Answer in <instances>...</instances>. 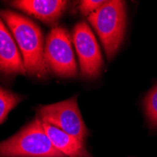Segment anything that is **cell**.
Wrapping results in <instances>:
<instances>
[{
  "mask_svg": "<svg viewBox=\"0 0 157 157\" xmlns=\"http://www.w3.org/2000/svg\"><path fill=\"white\" fill-rule=\"evenodd\" d=\"M105 2V1H103V0H98V1L97 0H84L79 3L78 9L82 14L90 16L91 13H93L99 8H101Z\"/></svg>",
  "mask_w": 157,
  "mask_h": 157,
  "instance_id": "7c38bea8",
  "label": "cell"
},
{
  "mask_svg": "<svg viewBox=\"0 0 157 157\" xmlns=\"http://www.w3.org/2000/svg\"><path fill=\"white\" fill-rule=\"evenodd\" d=\"M44 62L48 70L59 77L72 78L77 75V65L72 40L64 27L56 26L44 44Z\"/></svg>",
  "mask_w": 157,
  "mask_h": 157,
  "instance_id": "277c9868",
  "label": "cell"
},
{
  "mask_svg": "<svg viewBox=\"0 0 157 157\" xmlns=\"http://www.w3.org/2000/svg\"><path fill=\"white\" fill-rule=\"evenodd\" d=\"M0 72L6 75H25L22 55L12 34L0 18Z\"/></svg>",
  "mask_w": 157,
  "mask_h": 157,
  "instance_id": "52a82bcc",
  "label": "cell"
},
{
  "mask_svg": "<svg viewBox=\"0 0 157 157\" xmlns=\"http://www.w3.org/2000/svg\"><path fill=\"white\" fill-rule=\"evenodd\" d=\"M143 106L150 126L157 128V84L144 98Z\"/></svg>",
  "mask_w": 157,
  "mask_h": 157,
  "instance_id": "8fae6325",
  "label": "cell"
},
{
  "mask_svg": "<svg viewBox=\"0 0 157 157\" xmlns=\"http://www.w3.org/2000/svg\"><path fill=\"white\" fill-rule=\"evenodd\" d=\"M73 41L82 75L86 78L96 77L103 68L104 59L96 38L87 23L79 22L75 25Z\"/></svg>",
  "mask_w": 157,
  "mask_h": 157,
  "instance_id": "8992f818",
  "label": "cell"
},
{
  "mask_svg": "<svg viewBox=\"0 0 157 157\" xmlns=\"http://www.w3.org/2000/svg\"><path fill=\"white\" fill-rule=\"evenodd\" d=\"M44 131L55 148L68 157H90L84 146V142L59 129L49 123L42 121Z\"/></svg>",
  "mask_w": 157,
  "mask_h": 157,
  "instance_id": "9c48e42d",
  "label": "cell"
},
{
  "mask_svg": "<svg viewBox=\"0 0 157 157\" xmlns=\"http://www.w3.org/2000/svg\"><path fill=\"white\" fill-rule=\"evenodd\" d=\"M38 118L82 142L88 136V129L81 116L76 96L62 102L40 106Z\"/></svg>",
  "mask_w": 157,
  "mask_h": 157,
  "instance_id": "5b68a950",
  "label": "cell"
},
{
  "mask_svg": "<svg viewBox=\"0 0 157 157\" xmlns=\"http://www.w3.org/2000/svg\"><path fill=\"white\" fill-rule=\"evenodd\" d=\"M105 48L106 58L111 59L119 51L126 31V5L124 1L110 0L88 16Z\"/></svg>",
  "mask_w": 157,
  "mask_h": 157,
  "instance_id": "3957f363",
  "label": "cell"
},
{
  "mask_svg": "<svg viewBox=\"0 0 157 157\" xmlns=\"http://www.w3.org/2000/svg\"><path fill=\"white\" fill-rule=\"evenodd\" d=\"M50 141L38 117L10 138L0 142V157H64Z\"/></svg>",
  "mask_w": 157,
  "mask_h": 157,
  "instance_id": "7a4b0ae2",
  "label": "cell"
},
{
  "mask_svg": "<svg viewBox=\"0 0 157 157\" xmlns=\"http://www.w3.org/2000/svg\"><path fill=\"white\" fill-rule=\"evenodd\" d=\"M21 99L20 95L0 86V124L6 120L9 113L21 102Z\"/></svg>",
  "mask_w": 157,
  "mask_h": 157,
  "instance_id": "30bf717a",
  "label": "cell"
},
{
  "mask_svg": "<svg viewBox=\"0 0 157 157\" xmlns=\"http://www.w3.org/2000/svg\"><path fill=\"white\" fill-rule=\"evenodd\" d=\"M0 18L15 40L28 75L45 77L48 69L44 62V42L40 28L29 18L10 10H0Z\"/></svg>",
  "mask_w": 157,
  "mask_h": 157,
  "instance_id": "6da1fadb",
  "label": "cell"
},
{
  "mask_svg": "<svg viewBox=\"0 0 157 157\" xmlns=\"http://www.w3.org/2000/svg\"><path fill=\"white\" fill-rule=\"evenodd\" d=\"M11 5L40 21L54 24L65 11L68 2L64 0H18Z\"/></svg>",
  "mask_w": 157,
  "mask_h": 157,
  "instance_id": "ba28073f",
  "label": "cell"
}]
</instances>
